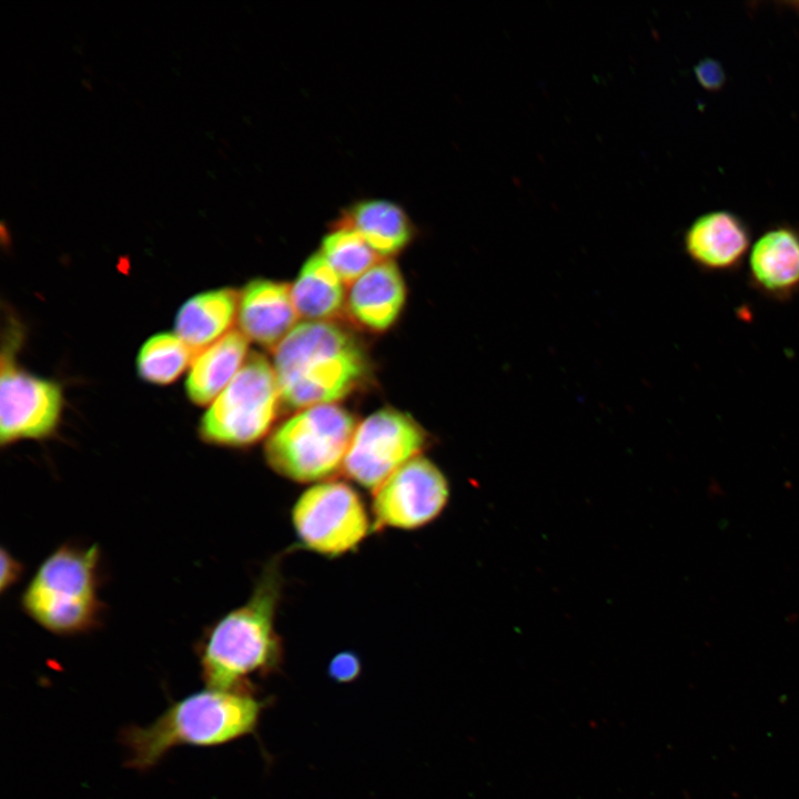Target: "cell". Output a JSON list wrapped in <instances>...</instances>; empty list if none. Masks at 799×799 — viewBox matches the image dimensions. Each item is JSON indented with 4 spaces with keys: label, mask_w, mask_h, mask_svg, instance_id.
Wrapping results in <instances>:
<instances>
[{
    "label": "cell",
    "mask_w": 799,
    "mask_h": 799,
    "mask_svg": "<svg viewBox=\"0 0 799 799\" xmlns=\"http://www.w3.org/2000/svg\"><path fill=\"white\" fill-rule=\"evenodd\" d=\"M283 577L280 558L263 567L250 597L210 625L196 645L206 688L253 692L252 677L275 672L283 660L276 629Z\"/></svg>",
    "instance_id": "6da1fadb"
},
{
    "label": "cell",
    "mask_w": 799,
    "mask_h": 799,
    "mask_svg": "<svg viewBox=\"0 0 799 799\" xmlns=\"http://www.w3.org/2000/svg\"><path fill=\"white\" fill-rule=\"evenodd\" d=\"M694 73L700 87L710 92L719 91L726 82L721 63L712 58L700 60L695 65Z\"/></svg>",
    "instance_id": "44dd1931"
},
{
    "label": "cell",
    "mask_w": 799,
    "mask_h": 799,
    "mask_svg": "<svg viewBox=\"0 0 799 799\" xmlns=\"http://www.w3.org/2000/svg\"><path fill=\"white\" fill-rule=\"evenodd\" d=\"M747 283L777 303L799 293V226L777 223L755 240L747 256Z\"/></svg>",
    "instance_id": "7c38bea8"
},
{
    "label": "cell",
    "mask_w": 799,
    "mask_h": 799,
    "mask_svg": "<svg viewBox=\"0 0 799 799\" xmlns=\"http://www.w3.org/2000/svg\"><path fill=\"white\" fill-rule=\"evenodd\" d=\"M374 530H413L435 520L449 498L443 472L428 458L417 456L372 492Z\"/></svg>",
    "instance_id": "30bf717a"
},
{
    "label": "cell",
    "mask_w": 799,
    "mask_h": 799,
    "mask_svg": "<svg viewBox=\"0 0 799 799\" xmlns=\"http://www.w3.org/2000/svg\"><path fill=\"white\" fill-rule=\"evenodd\" d=\"M281 402L304 409L335 404L366 377L368 360L361 343L327 321L299 323L274 350Z\"/></svg>",
    "instance_id": "3957f363"
},
{
    "label": "cell",
    "mask_w": 799,
    "mask_h": 799,
    "mask_svg": "<svg viewBox=\"0 0 799 799\" xmlns=\"http://www.w3.org/2000/svg\"><path fill=\"white\" fill-rule=\"evenodd\" d=\"M195 354L175 333H158L141 346L136 370L143 381L168 385L190 367Z\"/></svg>",
    "instance_id": "d6986e66"
},
{
    "label": "cell",
    "mask_w": 799,
    "mask_h": 799,
    "mask_svg": "<svg viewBox=\"0 0 799 799\" xmlns=\"http://www.w3.org/2000/svg\"><path fill=\"white\" fill-rule=\"evenodd\" d=\"M357 427L356 419L336 404L301 409L269 436L264 455L279 475L303 484L332 479L343 464Z\"/></svg>",
    "instance_id": "5b68a950"
},
{
    "label": "cell",
    "mask_w": 799,
    "mask_h": 799,
    "mask_svg": "<svg viewBox=\"0 0 799 799\" xmlns=\"http://www.w3.org/2000/svg\"><path fill=\"white\" fill-rule=\"evenodd\" d=\"M22 572V564L8 549L1 548V591L11 588L19 580Z\"/></svg>",
    "instance_id": "603a6c76"
},
{
    "label": "cell",
    "mask_w": 799,
    "mask_h": 799,
    "mask_svg": "<svg viewBox=\"0 0 799 799\" xmlns=\"http://www.w3.org/2000/svg\"><path fill=\"white\" fill-rule=\"evenodd\" d=\"M101 552L97 544H63L38 566L23 589L22 610L54 635L73 636L94 629L101 619Z\"/></svg>",
    "instance_id": "277c9868"
},
{
    "label": "cell",
    "mask_w": 799,
    "mask_h": 799,
    "mask_svg": "<svg viewBox=\"0 0 799 799\" xmlns=\"http://www.w3.org/2000/svg\"><path fill=\"white\" fill-rule=\"evenodd\" d=\"M360 671V659L351 651L337 654L328 665V675L337 682L353 681Z\"/></svg>",
    "instance_id": "7402d4cb"
},
{
    "label": "cell",
    "mask_w": 799,
    "mask_h": 799,
    "mask_svg": "<svg viewBox=\"0 0 799 799\" xmlns=\"http://www.w3.org/2000/svg\"><path fill=\"white\" fill-rule=\"evenodd\" d=\"M291 518L302 547L330 558L357 549L374 528L358 490L337 479L315 483L303 490Z\"/></svg>",
    "instance_id": "52a82bcc"
},
{
    "label": "cell",
    "mask_w": 799,
    "mask_h": 799,
    "mask_svg": "<svg viewBox=\"0 0 799 799\" xmlns=\"http://www.w3.org/2000/svg\"><path fill=\"white\" fill-rule=\"evenodd\" d=\"M792 4L796 7V9H799V1L792 2Z\"/></svg>",
    "instance_id": "cb8c5ba5"
},
{
    "label": "cell",
    "mask_w": 799,
    "mask_h": 799,
    "mask_svg": "<svg viewBox=\"0 0 799 799\" xmlns=\"http://www.w3.org/2000/svg\"><path fill=\"white\" fill-rule=\"evenodd\" d=\"M18 326H9L1 352L0 444L50 437L60 423L61 386L21 368L16 353L21 338Z\"/></svg>",
    "instance_id": "ba28073f"
},
{
    "label": "cell",
    "mask_w": 799,
    "mask_h": 799,
    "mask_svg": "<svg viewBox=\"0 0 799 799\" xmlns=\"http://www.w3.org/2000/svg\"><path fill=\"white\" fill-rule=\"evenodd\" d=\"M684 250L695 266L705 273L738 271L751 247L748 223L729 210H712L698 215L686 229Z\"/></svg>",
    "instance_id": "8fae6325"
},
{
    "label": "cell",
    "mask_w": 799,
    "mask_h": 799,
    "mask_svg": "<svg viewBox=\"0 0 799 799\" xmlns=\"http://www.w3.org/2000/svg\"><path fill=\"white\" fill-rule=\"evenodd\" d=\"M237 305L239 294L229 287L199 293L179 309L174 333L198 353L230 332Z\"/></svg>",
    "instance_id": "2e32d148"
},
{
    "label": "cell",
    "mask_w": 799,
    "mask_h": 799,
    "mask_svg": "<svg viewBox=\"0 0 799 799\" xmlns=\"http://www.w3.org/2000/svg\"><path fill=\"white\" fill-rule=\"evenodd\" d=\"M427 435L407 414L383 408L357 424L344 464V474L373 492L400 467L421 456Z\"/></svg>",
    "instance_id": "9c48e42d"
},
{
    "label": "cell",
    "mask_w": 799,
    "mask_h": 799,
    "mask_svg": "<svg viewBox=\"0 0 799 799\" xmlns=\"http://www.w3.org/2000/svg\"><path fill=\"white\" fill-rule=\"evenodd\" d=\"M264 700L253 692L205 688L172 701L146 726H130L120 740L127 750L125 765L145 771L169 751L181 746L216 747L253 734Z\"/></svg>",
    "instance_id": "7a4b0ae2"
},
{
    "label": "cell",
    "mask_w": 799,
    "mask_h": 799,
    "mask_svg": "<svg viewBox=\"0 0 799 799\" xmlns=\"http://www.w3.org/2000/svg\"><path fill=\"white\" fill-rule=\"evenodd\" d=\"M405 296V282L397 265L385 259L351 285L346 304L360 325L382 332L398 317Z\"/></svg>",
    "instance_id": "5bb4252c"
},
{
    "label": "cell",
    "mask_w": 799,
    "mask_h": 799,
    "mask_svg": "<svg viewBox=\"0 0 799 799\" xmlns=\"http://www.w3.org/2000/svg\"><path fill=\"white\" fill-rule=\"evenodd\" d=\"M299 317L291 287L285 283L256 279L239 294V331L264 347L275 350L299 324Z\"/></svg>",
    "instance_id": "4fadbf2b"
},
{
    "label": "cell",
    "mask_w": 799,
    "mask_h": 799,
    "mask_svg": "<svg viewBox=\"0 0 799 799\" xmlns=\"http://www.w3.org/2000/svg\"><path fill=\"white\" fill-rule=\"evenodd\" d=\"M321 254L345 285H352L371 267L385 260L360 233L344 227H336L323 239Z\"/></svg>",
    "instance_id": "ffe728a7"
},
{
    "label": "cell",
    "mask_w": 799,
    "mask_h": 799,
    "mask_svg": "<svg viewBox=\"0 0 799 799\" xmlns=\"http://www.w3.org/2000/svg\"><path fill=\"white\" fill-rule=\"evenodd\" d=\"M336 227L360 233L382 257L403 250L412 237V227L405 212L384 200H368L350 208Z\"/></svg>",
    "instance_id": "e0dca14e"
},
{
    "label": "cell",
    "mask_w": 799,
    "mask_h": 799,
    "mask_svg": "<svg viewBox=\"0 0 799 799\" xmlns=\"http://www.w3.org/2000/svg\"><path fill=\"white\" fill-rule=\"evenodd\" d=\"M280 391L273 365L250 354L236 375L209 405L199 424L203 442L223 447H246L270 431Z\"/></svg>",
    "instance_id": "8992f818"
},
{
    "label": "cell",
    "mask_w": 799,
    "mask_h": 799,
    "mask_svg": "<svg viewBox=\"0 0 799 799\" xmlns=\"http://www.w3.org/2000/svg\"><path fill=\"white\" fill-rule=\"evenodd\" d=\"M344 285L321 252L310 256L291 286L299 316L307 321L336 316L346 302Z\"/></svg>",
    "instance_id": "ac0fdd59"
},
{
    "label": "cell",
    "mask_w": 799,
    "mask_h": 799,
    "mask_svg": "<svg viewBox=\"0 0 799 799\" xmlns=\"http://www.w3.org/2000/svg\"><path fill=\"white\" fill-rule=\"evenodd\" d=\"M247 347L249 340L232 330L199 351L185 382L189 400L200 406L210 405L242 367L249 356Z\"/></svg>",
    "instance_id": "9a60e30c"
}]
</instances>
